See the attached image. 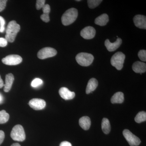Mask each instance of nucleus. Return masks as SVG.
<instances>
[{
	"label": "nucleus",
	"instance_id": "1a4fd4ad",
	"mask_svg": "<svg viewBox=\"0 0 146 146\" xmlns=\"http://www.w3.org/2000/svg\"><path fill=\"white\" fill-rule=\"evenodd\" d=\"M29 104L33 109L35 110H41L46 107V102L44 100L34 98L29 102Z\"/></svg>",
	"mask_w": 146,
	"mask_h": 146
},
{
	"label": "nucleus",
	"instance_id": "2f4dec72",
	"mask_svg": "<svg viewBox=\"0 0 146 146\" xmlns=\"http://www.w3.org/2000/svg\"><path fill=\"white\" fill-rule=\"evenodd\" d=\"M5 133L2 130H0V145H1L4 140Z\"/></svg>",
	"mask_w": 146,
	"mask_h": 146
},
{
	"label": "nucleus",
	"instance_id": "bb28decb",
	"mask_svg": "<svg viewBox=\"0 0 146 146\" xmlns=\"http://www.w3.org/2000/svg\"><path fill=\"white\" fill-rule=\"evenodd\" d=\"M45 0H37L36 2V8L37 10L41 9L45 5Z\"/></svg>",
	"mask_w": 146,
	"mask_h": 146
},
{
	"label": "nucleus",
	"instance_id": "f257e3e1",
	"mask_svg": "<svg viewBox=\"0 0 146 146\" xmlns=\"http://www.w3.org/2000/svg\"><path fill=\"white\" fill-rule=\"evenodd\" d=\"M21 27L16 21H12L9 23L7 28L5 39L7 42L12 43L15 41L16 35L20 31Z\"/></svg>",
	"mask_w": 146,
	"mask_h": 146
},
{
	"label": "nucleus",
	"instance_id": "7ed1b4c3",
	"mask_svg": "<svg viewBox=\"0 0 146 146\" xmlns=\"http://www.w3.org/2000/svg\"><path fill=\"white\" fill-rule=\"evenodd\" d=\"M10 136L13 140L19 142H23L26 138L24 128L21 125H17L13 128Z\"/></svg>",
	"mask_w": 146,
	"mask_h": 146
},
{
	"label": "nucleus",
	"instance_id": "e433bc0d",
	"mask_svg": "<svg viewBox=\"0 0 146 146\" xmlns=\"http://www.w3.org/2000/svg\"><path fill=\"white\" fill-rule=\"evenodd\" d=\"M76 1H80V0H77Z\"/></svg>",
	"mask_w": 146,
	"mask_h": 146
},
{
	"label": "nucleus",
	"instance_id": "ddd939ff",
	"mask_svg": "<svg viewBox=\"0 0 146 146\" xmlns=\"http://www.w3.org/2000/svg\"><path fill=\"white\" fill-rule=\"evenodd\" d=\"M59 94L60 96L65 100L73 99L75 96L74 92L70 91L66 87H63L59 90Z\"/></svg>",
	"mask_w": 146,
	"mask_h": 146
},
{
	"label": "nucleus",
	"instance_id": "9b49d317",
	"mask_svg": "<svg viewBox=\"0 0 146 146\" xmlns=\"http://www.w3.org/2000/svg\"><path fill=\"white\" fill-rule=\"evenodd\" d=\"M122 42V39L119 37H118L117 40L114 43H111L110 42L109 39H107L105 42V46L108 51H114L119 47L121 44Z\"/></svg>",
	"mask_w": 146,
	"mask_h": 146
},
{
	"label": "nucleus",
	"instance_id": "aec40b11",
	"mask_svg": "<svg viewBox=\"0 0 146 146\" xmlns=\"http://www.w3.org/2000/svg\"><path fill=\"white\" fill-rule=\"evenodd\" d=\"M102 129L104 133L107 134L110 133L111 130L110 123L107 118L103 119L102 123Z\"/></svg>",
	"mask_w": 146,
	"mask_h": 146
},
{
	"label": "nucleus",
	"instance_id": "423d86ee",
	"mask_svg": "<svg viewBox=\"0 0 146 146\" xmlns=\"http://www.w3.org/2000/svg\"><path fill=\"white\" fill-rule=\"evenodd\" d=\"M123 134L130 146H137L141 143L140 139L128 129H124L123 131Z\"/></svg>",
	"mask_w": 146,
	"mask_h": 146
},
{
	"label": "nucleus",
	"instance_id": "f03ea898",
	"mask_svg": "<svg viewBox=\"0 0 146 146\" xmlns=\"http://www.w3.org/2000/svg\"><path fill=\"white\" fill-rule=\"evenodd\" d=\"M78 16L77 9L72 8L68 9L63 14L61 18L62 24L65 26H68L75 21Z\"/></svg>",
	"mask_w": 146,
	"mask_h": 146
},
{
	"label": "nucleus",
	"instance_id": "a211bd4d",
	"mask_svg": "<svg viewBox=\"0 0 146 146\" xmlns=\"http://www.w3.org/2000/svg\"><path fill=\"white\" fill-rule=\"evenodd\" d=\"M109 18L108 15L107 14L104 13L97 17L95 20V24L100 26H104L107 24Z\"/></svg>",
	"mask_w": 146,
	"mask_h": 146
},
{
	"label": "nucleus",
	"instance_id": "f704fd0d",
	"mask_svg": "<svg viewBox=\"0 0 146 146\" xmlns=\"http://www.w3.org/2000/svg\"><path fill=\"white\" fill-rule=\"evenodd\" d=\"M11 146H21V145H20L18 143H13L12 144Z\"/></svg>",
	"mask_w": 146,
	"mask_h": 146
},
{
	"label": "nucleus",
	"instance_id": "c9c22d12",
	"mask_svg": "<svg viewBox=\"0 0 146 146\" xmlns=\"http://www.w3.org/2000/svg\"><path fill=\"white\" fill-rule=\"evenodd\" d=\"M3 101V97L1 95V94H0V104Z\"/></svg>",
	"mask_w": 146,
	"mask_h": 146
},
{
	"label": "nucleus",
	"instance_id": "5701e85b",
	"mask_svg": "<svg viewBox=\"0 0 146 146\" xmlns=\"http://www.w3.org/2000/svg\"><path fill=\"white\" fill-rule=\"evenodd\" d=\"M102 1V0H88L87 1L88 6L91 9L96 8L99 5Z\"/></svg>",
	"mask_w": 146,
	"mask_h": 146
},
{
	"label": "nucleus",
	"instance_id": "6ab92c4d",
	"mask_svg": "<svg viewBox=\"0 0 146 146\" xmlns=\"http://www.w3.org/2000/svg\"><path fill=\"white\" fill-rule=\"evenodd\" d=\"M124 100V96L122 92H118L115 93L111 99L112 104H122Z\"/></svg>",
	"mask_w": 146,
	"mask_h": 146
},
{
	"label": "nucleus",
	"instance_id": "b1692460",
	"mask_svg": "<svg viewBox=\"0 0 146 146\" xmlns=\"http://www.w3.org/2000/svg\"><path fill=\"white\" fill-rule=\"evenodd\" d=\"M42 84H43V81L42 80L39 78H36L35 79L33 80L31 83V85L32 87L35 88V87H37L40 86Z\"/></svg>",
	"mask_w": 146,
	"mask_h": 146
},
{
	"label": "nucleus",
	"instance_id": "72a5a7b5",
	"mask_svg": "<svg viewBox=\"0 0 146 146\" xmlns=\"http://www.w3.org/2000/svg\"><path fill=\"white\" fill-rule=\"evenodd\" d=\"M4 82L3 81V80L1 78V76H0V88H2L4 86Z\"/></svg>",
	"mask_w": 146,
	"mask_h": 146
},
{
	"label": "nucleus",
	"instance_id": "c85d7f7f",
	"mask_svg": "<svg viewBox=\"0 0 146 146\" xmlns=\"http://www.w3.org/2000/svg\"><path fill=\"white\" fill-rule=\"evenodd\" d=\"M7 2V1L6 0H0V12L5 9Z\"/></svg>",
	"mask_w": 146,
	"mask_h": 146
},
{
	"label": "nucleus",
	"instance_id": "20e7f679",
	"mask_svg": "<svg viewBox=\"0 0 146 146\" xmlns=\"http://www.w3.org/2000/svg\"><path fill=\"white\" fill-rule=\"evenodd\" d=\"M77 62L81 66L87 67L91 65L94 60L93 55L87 53H80L76 57Z\"/></svg>",
	"mask_w": 146,
	"mask_h": 146
},
{
	"label": "nucleus",
	"instance_id": "39448f33",
	"mask_svg": "<svg viewBox=\"0 0 146 146\" xmlns=\"http://www.w3.org/2000/svg\"><path fill=\"white\" fill-rule=\"evenodd\" d=\"M125 58V55L123 53L120 52L116 53L111 58V65L118 70H120L123 68Z\"/></svg>",
	"mask_w": 146,
	"mask_h": 146
},
{
	"label": "nucleus",
	"instance_id": "7c9ffc66",
	"mask_svg": "<svg viewBox=\"0 0 146 146\" xmlns=\"http://www.w3.org/2000/svg\"><path fill=\"white\" fill-rule=\"evenodd\" d=\"M7 45V41L5 38L0 37V47H5Z\"/></svg>",
	"mask_w": 146,
	"mask_h": 146
},
{
	"label": "nucleus",
	"instance_id": "2eb2a0df",
	"mask_svg": "<svg viewBox=\"0 0 146 146\" xmlns=\"http://www.w3.org/2000/svg\"><path fill=\"white\" fill-rule=\"evenodd\" d=\"M132 69L135 72L140 73L141 74L142 73L146 72V64L141 61H136L132 65Z\"/></svg>",
	"mask_w": 146,
	"mask_h": 146
},
{
	"label": "nucleus",
	"instance_id": "a878e982",
	"mask_svg": "<svg viewBox=\"0 0 146 146\" xmlns=\"http://www.w3.org/2000/svg\"><path fill=\"white\" fill-rule=\"evenodd\" d=\"M5 21L4 18L2 16H0V32L3 33L5 30Z\"/></svg>",
	"mask_w": 146,
	"mask_h": 146
},
{
	"label": "nucleus",
	"instance_id": "473e14b6",
	"mask_svg": "<svg viewBox=\"0 0 146 146\" xmlns=\"http://www.w3.org/2000/svg\"><path fill=\"white\" fill-rule=\"evenodd\" d=\"M59 146H72V144L68 141H63L60 143Z\"/></svg>",
	"mask_w": 146,
	"mask_h": 146
},
{
	"label": "nucleus",
	"instance_id": "4468645a",
	"mask_svg": "<svg viewBox=\"0 0 146 146\" xmlns=\"http://www.w3.org/2000/svg\"><path fill=\"white\" fill-rule=\"evenodd\" d=\"M14 80V76L11 73H9L6 75L5 84L4 85V91L5 92H8L10 91Z\"/></svg>",
	"mask_w": 146,
	"mask_h": 146
},
{
	"label": "nucleus",
	"instance_id": "9d476101",
	"mask_svg": "<svg viewBox=\"0 0 146 146\" xmlns=\"http://www.w3.org/2000/svg\"><path fill=\"white\" fill-rule=\"evenodd\" d=\"M96 33L95 29L90 26L86 27L80 32L81 36L86 39H93L96 35Z\"/></svg>",
	"mask_w": 146,
	"mask_h": 146
},
{
	"label": "nucleus",
	"instance_id": "393cba45",
	"mask_svg": "<svg viewBox=\"0 0 146 146\" xmlns=\"http://www.w3.org/2000/svg\"><path fill=\"white\" fill-rule=\"evenodd\" d=\"M138 56L139 58L143 61H146V51L143 50L139 51L138 53Z\"/></svg>",
	"mask_w": 146,
	"mask_h": 146
},
{
	"label": "nucleus",
	"instance_id": "6e6552de",
	"mask_svg": "<svg viewBox=\"0 0 146 146\" xmlns=\"http://www.w3.org/2000/svg\"><path fill=\"white\" fill-rule=\"evenodd\" d=\"M23 58L18 55L11 54L4 58L2 61L4 64L8 65H15L22 62Z\"/></svg>",
	"mask_w": 146,
	"mask_h": 146
},
{
	"label": "nucleus",
	"instance_id": "f8f14e48",
	"mask_svg": "<svg viewBox=\"0 0 146 146\" xmlns=\"http://www.w3.org/2000/svg\"><path fill=\"white\" fill-rule=\"evenodd\" d=\"M135 26L140 29H146V17L141 15H137L133 18Z\"/></svg>",
	"mask_w": 146,
	"mask_h": 146
},
{
	"label": "nucleus",
	"instance_id": "c756f323",
	"mask_svg": "<svg viewBox=\"0 0 146 146\" xmlns=\"http://www.w3.org/2000/svg\"><path fill=\"white\" fill-rule=\"evenodd\" d=\"M41 19L45 23H48L50 21V17L49 14H42L41 16Z\"/></svg>",
	"mask_w": 146,
	"mask_h": 146
},
{
	"label": "nucleus",
	"instance_id": "dca6fc26",
	"mask_svg": "<svg viewBox=\"0 0 146 146\" xmlns=\"http://www.w3.org/2000/svg\"><path fill=\"white\" fill-rule=\"evenodd\" d=\"M98 82L96 79L92 78L89 80L86 86V94H89L91 92L95 91L98 87Z\"/></svg>",
	"mask_w": 146,
	"mask_h": 146
},
{
	"label": "nucleus",
	"instance_id": "412c9836",
	"mask_svg": "<svg viewBox=\"0 0 146 146\" xmlns=\"http://www.w3.org/2000/svg\"><path fill=\"white\" fill-rule=\"evenodd\" d=\"M137 123H141L146 121V113L145 111L138 112L134 119Z\"/></svg>",
	"mask_w": 146,
	"mask_h": 146
},
{
	"label": "nucleus",
	"instance_id": "cd10ccee",
	"mask_svg": "<svg viewBox=\"0 0 146 146\" xmlns=\"http://www.w3.org/2000/svg\"><path fill=\"white\" fill-rule=\"evenodd\" d=\"M43 13L44 14H49L50 11V7L49 5H45L42 7Z\"/></svg>",
	"mask_w": 146,
	"mask_h": 146
},
{
	"label": "nucleus",
	"instance_id": "f3484780",
	"mask_svg": "<svg viewBox=\"0 0 146 146\" xmlns=\"http://www.w3.org/2000/svg\"><path fill=\"white\" fill-rule=\"evenodd\" d=\"M79 123L82 128L85 130H88L91 126V119L89 117L84 116L80 118L79 121Z\"/></svg>",
	"mask_w": 146,
	"mask_h": 146
},
{
	"label": "nucleus",
	"instance_id": "4be33fe9",
	"mask_svg": "<svg viewBox=\"0 0 146 146\" xmlns=\"http://www.w3.org/2000/svg\"><path fill=\"white\" fill-rule=\"evenodd\" d=\"M9 115L5 110L0 111V124L5 123L8 121Z\"/></svg>",
	"mask_w": 146,
	"mask_h": 146
},
{
	"label": "nucleus",
	"instance_id": "0eeeda50",
	"mask_svg": "<svg viewBox=\"0 0 146 146\" xmlns=\"http://www.w3.org/2000/svg\"><path fill=\"white\" fill-rule=\"evenodd\" d=\"M57 54V51L53 48L46 47L40 50L37 53V57L39 59H44L54 56Z\"/></svg>",
	"mask_w": 146,
	"mask_h": 146
}]
</instances>
